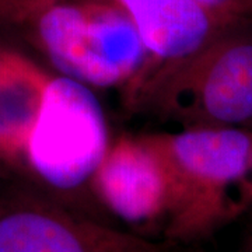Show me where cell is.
Segmentation results:
<instances>
[{
    "label": "cell",
    "instance_id": "1",
    "mask_svg": "<svg viewBox=\"0 0 252 252\" xmlns=\"http://www.w3.org/2000/svg\"><path fill=\"white\" fill-rule=\"evenodd\" d=\"M147 137L162 157L171 180L165 240L177 244L205 238L252 199V130L182 127Z\"/></svg>",
    "mask_w": 252,
    "mask_h": 252
},
{
    "label": "cell",
    "instance_id": "2",
    "mask_svg": "<svg viewBox=\"0 0 252 252\" xmlns=\"http://www.w3.org/2000/svg\"><path fill=\"white\" fill-rule=\"evenodd\" d=\"M139 97L182 127L252 126V31L228 28L198 52L149 73Z\"/></svg>",
    "mask_w": 252,
    "mask_h": 252
},
{
    "label": "cell",
    "instance_id": "3",
    "mask_svg": "<svg viewBox=\"0 0 252 252\" xmlns=\"http://www.w3.org/2000/svg\"><path fill=\"white\" fill-rule=\"evenodd\" d=\"M16 27L62 76L89 87H114L140 77L147 51L122 10L107 0H62L32 11Z\"/></svg>",
    "mask_w": 252,
    "mask_h": 252
},
{
    "label": "cell",
    "instance_id": "4",
    "mask_svg": "<svg viewBox=\"0 0 252 252\" xmlns=\"http://www.w3.org/2000/svg\"><path fill=\"white\" fill-rule=\"evenodd\" d=\"M108 147L105 115L90 87L52 76L21 156L45 193L58 199L90 185Z\"/></svg>",
    "mask_w": 252,
    "mask_h": 252
},
{
    "label": "cell",
    "instance_id": "5",
    "mask_svg": "<svg viewBox=\"0 0 252 252\" xmlns=\"http://www.w3.org/2000/svg\"><path fill=\"white\" fill-rule=\"evenodd\" d=\"M0 252H177L118 230L32 188L0 187Z\"/></svg>",
    "mask_w": 252,
    "mask_h": 252
},
{
    "label": "cell",
    "instance_id": "6",
    "mask_svg": "<svg viewBox=\"0 0 252 252\" xmlns=\"http://www.w3.org/2000/svg\"><path fill=\"white\" fill-rule=\"evenodd\" d=\"M62 0H0V24L16 27L32 11ZM122 10L157 69L198 52L227 26L192 0H107Z\"/></svg>",
    "mask_w": 252,
    "mask_h": 252
},
{
    "label": "cell",
    "instance_id": "7",
    "mask_svg": "<svg viewBox=\"0 0 252 252\" xmlns=\"http://www.w3.org/2000/svg\"><path fill=\"white\" fill-rule=\"evenodd\" d=\"M90 187L95 198L127 224H165L171 207V180L147 136L121 137L109 144Z\"/></svg>",
    "mask_w": 252,
    "mask_h": 252
},
{
    "label": "cell",
    "instance_id": "8",
    "mask_svg": "<svg viewBox=\"0 0 252 252\" xmlns=\"http://www.w3.org/2000/svg\"><path fill=\"white\" fill-rule=\"evenodd\" d=\"M52 76L14 52L0 51V156L21 160Z\"/></svg>",
    "mask_w": 252,
    "mask_h": 252
},
{
    "label": "cell",
    "instance_id": "9",
    "mask_svg": "<svg viewBox=\"0 0 252 252\" xmlns=\"http://www.w3.org/2000/svg\"><path fill=\"white\" fill-rule=\"evenodd\" d=\"M227 26L247 23L252 16V0H192Z\"/></svg>",
    "mask_w": 252,
    "mask_h": 252
},
{
    "label": "cell",
    "instance_id": "10",
    "mask_svg": "<svg viewBox=\"0 0 252 252\" xmlns=\"http://www.w3.org/2000/svg\"><path fill=\"white\" fill-rule=\"evenodd\" d=\"M250 182H251V189H252V140H251V150H250Z\"/></svg>",
    "mask_w": 252,
    "mask_h": 252
}]
</instances>
